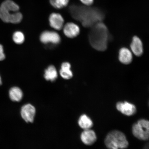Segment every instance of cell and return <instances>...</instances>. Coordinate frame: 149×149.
<instances>
[{
	"instance_id": "11",
	"label": "cell",
	"mask_w": 149,
	"mask_h": 149,
	"mask_svg": "<svg viewBox=\"0 0 149 149\" xmlns=\"http://www.w3.org/2000/svg\"><path fill=\"white\" fill-rule=\"evenodd\" d=\"M64 33L67 37L74 38L79 34L80 29L77 25L73 23H68L64 26Z\"/></svg>"
},
{
	"instance_id": "20",
	"label": "cell",
	"mask_w": 149,
	"mask_h": 149,
	"mask_svg": "<svg viewBox=\"0 0 149 149\" xmlns=\"http://www.w3.org/2000/svg\"><path fill=\"white\" fill-rule=\"evenodd\" d=\"M5 58V56L3 52V46L0 44V61H2Z\"/></svg>"
},
{
	"instance_id": "19",
	"label": "cell",
	"mask_w": 149,
	"mask_h": 149,
	"mask_svg": "<svg viewBox=\"0 0 149 149\" xmlns=\"http://www.w3.org/2000/svg\"><path fill=\"white\" fill-rule=\"evenodd\" d=\"M13 39L16 44H21L23 43L25 41V36L21 31H16L13 35Z\"/></svg>"
},
{
	"instance_id": "16",
	"label": "cell",
	"mask_w": 149,
	"mask_h": 149,
	"mask_svg": "<svg viewBox=\"0 0 149 149\" xmlns=\"http://www.w3.org/2000/svg\"><path fill=\"white\" fill-rule=\"evenodd\" d=\"M78 124L80 127L84 130L91 129L93 126L92 120L86 114L82 115L80 117Z\"/></svg>"
},
{
	"instance_id": "22",
	"label": "cell",
	"mask_w": 149,
	"mask_h": 149,
	"mask_svg": "<svg viewBox=\"0 0 149 149\" xmlns=\"http://www.w3.org/2000/svg\"><path fill=\"white\" fill-rule=\"evenodd\" d=\"M2 84V82L1 78L0 76V86Z\"/></svg>"
},
{
	"instance_id": "3",
	"label": "cell",
	"mask_w": 149,
	"mask_h": 149,
	"mask_svg": "<svg viewBox=\"0 0 149 149\" xmlns=\"http://www.w3.org/2000/svg\"><path fill=\"white\" fill-rule=\"evenodd\" d=\"M19 9V6L12 0H5L0 6V18L6 23H19L23 19Z\"/></svg>"
},
{
	"instance_id": "7",
	"label": "cell",
	"mask_w": 149,
	"mask_h": 149,
	"mask_svg": "<svg viewBox=\"0 0 149 149\" xmlns=\"http://www.w3.org/2000/svg\"><path fill=\"white\" fill-rule=\"evenodd\" d=\"M116 108L117 110L127 116H133L136 114L137 111L136 106L127 102H117Z\"/></svg>"
},
{
	"instance_id": "10",
	"label": "cell",
	"mask_w": 149,
	"mask_h": 149,
	"mask_svg": "<svg viewBox=\"0 0 149 149\" xmlns=\"http://www.w3.org/2000/svg\"><path fill=\"white\" fill-rule=\"evenodd\" d=\"M50 26L57 30H60L62 29L64 23V19L61 15L57 13H53L49 17Z\"/></svg>"
},
{
	"instance_id": "14",
	"label": "cell",
	"mask_w": 149,
	"mask_h": 149,
	"mask_svg": "<svg viewBox=\"0 0 149 149\" xmlns=\"http://www.w3.org/2000/svg\"><path fill=\"white\" fill-rule=\"evenodd\" d=\"M70 68L71 65L69 63L65 62L63 63L59 71L61 77L66 79H71L73 76V73Z\"/></svg>"
},
{
	"instance_id": "17",
	"label": "cell",
	"mask_w": 149,
	"mask_h": 149,
	"mask_svg": "<svg viewBox=\"0 0 149 149\" xmlns=\"http://www.w3.org/2000/svg\"><path fill=\"white\" fill-rule=\"evenodd\" d=\"M9 94L10 100L13 102L20 101L23 97V93L21 89L17 87L10 88Z\"/></svg>"
},
{
	"instance_id": "5",
	"label": "cell",
	"mask_w": 149,
	"mask_h": 149,
	"mask_svg": "<svg viewBox=\"0 0 149 149\" xmlns=\"http://www.w3.org/2000/svg\"><path fill=\"white\" fill-rule=\"evenodd\" d=\"M132 133L134 136L141 140H148L149 137V122L141 119L133 125Z\"/></svg>"
},
{
	"instance_id": "21",
	"label": "cell",
	"mask_w": 149,
	"mask_h": 149,
	"mask_svg": "<svg viewBox=\"0 0 149 149\" xmlns=\"http://www.w3.org/2000/svg\"><path fill=\"white\" fill-rule=\"evenodd\" d=\"M83 4L87 6H90L94 3V0H80Z\"/></svg>"
},
{
	"instance_id": "18",
	"label": "cell",
	"mask_w": 149,
	"mask_h": 149,
	"mask_svg": "<svg viewBox=\"0 0 149 149\" xmlns=\"http://www.w3.org/2000/svg\"><path fill=\"white\" fill-rule=\"evenodd\" d=\"M70 0H49L50 4L56 9H61L66 7Z\"/></svg>"
},
{
	"instance_id": "4",
	"label": "cell",
	"mask_w": 149,
	"mask_h": 149,
	"mask_svg": "<svg viewBox=\"0 0 149 149\" xmlns=\"http://www.w3.org/2000/svg\"><path fill=\"white\" fill-rule=\"evenodd\" d=\"M105 144L107 148L111 149H125L129 146L125 135L118 130H112L108 134Z\"/></svg>"
},
{
	"instance_id": "12",
	"label": "cell",
	"mask_w": 149,
	"mask_h": 149,
	"mask_svg": "<svg viewBox=\"0 0 149 149\" xmlns=\"http://www.w3.org/2000/svg\"><path fill=\"white\" fill-rule=\"evenodd\" d=\"M130 48L131 52L137 56H141L143 53V46L142 41L138 37L134 36L132 39Z\"/></svg>"
},
{
	"instance_id": "2",
	"label": "cell",
	"mask_w": 149,
	"mask_h": 149,
	"mask_svg": "<svg viewBox=\"0 0 149 149\" xmlns=\"http://www.w3.org/2000/svg\"><path fill=\"white\" fill-rule=\"evenodd\" d=\"M109 36L107 26L102 22H100L91 27L88 35L89 40L94 49L104 51L107 48Z\"/></svg>"
},
{
	"instance_id": "13",
	"label": "cell",
	"mask_w": 149,
	"mask_h": 149,
	"mask_svg": "<svg viewBox=\"0 0 149 149\" xmlns=\"http://www.w3.org/2000/svg\"><path fill=\"white\" fill-rule=\"evenodd\" d=\"M119 60L123 64H130L133 61L132 52L126 47L121 48L119 52Z\"/></svg>"
},
{
	"instance_id": "15",
	"label": "cell",
	"mask_w": 149,
	"mask_h": 149,
	"mask_svg": "<svg viewBox=\"0 0 149 149\" xmlns=\"http://www.w3.org/2000/svg\"><path fill=\"white\" fill-rule=\"evenodd\" d=\"M44 77L47 81H55L58 77L56 69L53 65H50L45 71Z\"/></svg>"
},
{
	"instance_id": "1",
	"label": "cell",
	"mask_w": 149,
	"mask_h": 149,
	"mask_svg": "<svg viewBox=\"0 0 149 149\" xmlns=\"http://www.w3.org/2000/svg\"><path fill=\"white\" fill-rule=\"evenodd\" d=\"M86 6L74 4L71 5L69 9L74 19L81 22L83 26L91 28L102 22L105 17V15L100 9Z\"/></svg>"
},
{
	"instance_id": "8",
	"label": "cell",
	"mask_w": 149,
	"mask_h": 149,
	"mask_svg": "<svg viewBox=\"0 0 149 149\" xmlns=\"http://www.w3.org/2000/svg\"><path fill=\"white\" fill-rule=\"evenodd\" d=\"M20 113L22 118L26 122L33 123L36 113V109L31 104H26L22 108Z\"/></svg>"
},
{
	"instance_id": "6",
	"label": "cell",
	"mask_w": 149,
	"mask_h": 149,
	"mask_svg": "<svg viewBox=\"0 0 149 149\" xmlns=\"http://www.w3.org/2000/svg\"><path fill=\"white\" fill-rule=\"evenodd\" d=\"M40 39L43 43L58 44L61 42L60 36L55 31H45L41 34Z\"/></svg>"
},
{
	"instance_id": "9",
	"label": "cell",
	"mask_w": 149,
	"mask_h": 149,
	"mask_svg": "<svg viewBox=\"0 0 149 149\" xmlns=\"http://www.w3.org/2000/svg\"><path fill=\"white\" fill-rule=\"evenodd\" d=\"M81 139L84 144L89 146L96 142L97 137L94 130L89 129L84 130L81 134Z\"/></svg>"
}]
</instances>
